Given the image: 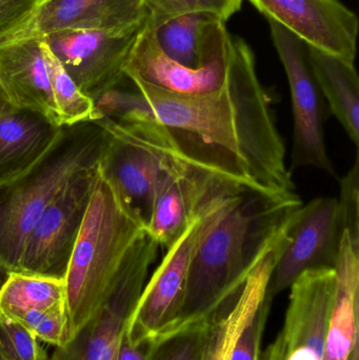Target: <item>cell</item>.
<instances>
[{"label": "cell", "instance_id": "obj_29", "mask_svg": "<svg viewBox=\"0 0 359 360\" xmlns=\"http://www.w3.org/2000/svg\"><path fill=\"white\" fill-rule=\"evenodd\" d=\"M271 306V300L267 298L261 304L254 319L242 332L234 349L231 360H259L261 340L265 333Z\"/></svg>", "mask_w": 359, "mask_h": 360}, {"label": "cell", "instance_id": "obj_1", "mask_svg": "<svg viewBox=\"0 0 359 360\" xmlns=\"http://www.w3.org/2000/svg\"><path fill=\"white\" fill-rule=\"evenodd\" d=\"M130 80L183 155L227 171L248 190L296 194L271 97L257 75L254 53L242 38L231 35L227 79L214 92L183 94Z\"/></svg>", "mask_w": 359, "mask_h": 360}, {"label": "cell", "instance_id": "obj_5", "mask_svg": "<svg viewBox=\"0 0 359 360\" xmlns=\"http://www.w3.org/2000/svg\"><path fill=\"white\" fill-rule=\"evenodd\" d=\"M97 122L111 135L99 160V174L147 230L160 179L183 154L170 132L155 120Z\"/></svg>", "mask_w": 359, "mask_h": 360}, {"label": "cell", "instance_id": "obj_23", "mask_svg": "<svg viewBox=\"0 0 359 360\" xmlns=\"http://www.w3.org/2000/svg\"><path fill=\"white\" fill-rule=\"evenodd\" d=\"M42 52L48 65L53 97L58 111L61 126L93 120L94 103L76 86L58 59L42 40Z\"/></svg>", "mask_w": 359, "mask_h": 360}, {"label": "cell", "instance_id": "obj_34", "mask_svg": "<svg viewBox=\"0 0 359 360\" xmlns=\"http://www.w3.org/2000/svg\"><path fill=\"white\" fill-rule=\"evenodd\" d=\"M0 360H6V357H4V354H2V350L0 351Z\"/></svg>", "mask_w": 359, "mask_h": 360}, {"label": "cell", "instance_id": "obj_18", "mask_svg": "<svg viewBox=\"0 0 359 360\" xmlns=\"http://www.w3.org/2000/svg\"><path fill=\"white\" fill-rule=\"evenodd\" d=\"M290 224L291 222L287 224L274 245L251 271L235 300L209 323L202 360L232 359L234 349L242 332L267 300L272 271L288 238Z\"/></svg>", "mask_w": 359, "mask_h": 360}, {"label": "cell", "instance_id": "obj_30", "mask_svg": "<svg viewBox=\"0 0 359 360\" xmlns=\"http://www.w3.org/2000/svg\"><path fill=\"white\" fill-rule=\"evenodd\" d=\"M152 348L153 342L150 340L131 342L126 331L120 340L115 360H149Z\"/></svg>", "mask_w": 359, "mask_h": 360}, {"label": "cell", "instance_id": "obj_19", "mask_svg": "<svg viewBox=\"0 0 359 360\" xmlns=\"http://www.w3.org/2000/svg\"><path fill=\"white\" fill-rule=\"evenodd\" d=\"M61 127L37 112L16 109L0 117V186L35 166L58 139Z\"/></svg>", "mask_w": 359, "mask_h": 360}, {"label": "cell", "instance_id": "obj_15", "mask_svg": "<svg viewBox=\"0 0 359 360\" xmlns=\"http://www.w3.org/2000/svg\"><path fill=\"white\" fill-rule=\"evenodd\" d=\"M231 36L218 46L204 65L190 69L175 63L160 50L153 33L143 23L129 52L124 74L156 88L183 94H204L225 84L229 69Z\"/></svg>", "mask_w": 359, "mask_h": 360}, {"label": "cell", "instance_id": "obj_17", "mask_svg": "<svg viewBox=\"0 0 359 360\" xmlns=\"http://www.w3.org/2000/svg\"><path fill=\"white\" fill-rule=\"evenodd\" d=\"M0 86L16 109L37 112L61 126L42 52V37L0 44Z\"/></svg>", "mask_w": 359, "mask_h": 360}, {"label": "cell", "instance_id": "obj_6", "mask_svg": "<svg viewBox=\"0 0 359 360\" xmlns=\"http://www.w3.org/2000/svg\"><path fill=\"white\" fill-rule=\"evenodd\" d=\"M247 191V190H244ZM229 193L213 199L171 245L158 268L145 283L126 334L131 342H153L176 319L183 304L188 273L194 253L204 237L218 224L244 192Z\"/></svg>", "mask_w": 359, "mask_h": 360}, {"label": "cell", "instance_id": "obj_22", "mask_svg": "<svg viewBox=\"0 0 359 360\" xmlns=\"http://www.w3.org/2000/svg\"><path fill=\"white\" fill-rule=\"evenodd\" d=\"M65 281L10 274L0 289V319L11 321L15 316L31 312L65 310Z\"/></svg>", "mask_w": 359, "mask_h": 360}, {"label": "cell", "instance_id": "obj_13", "mask_svg": "<svg viewBox=\"0 0 359 360\" xmlns=\"http://www.w3.org/2000/svg\"><path fill=\"white\" fill-rule=\"evenodd\" d=\"M312 48L355 60L358 18L341 0H249Z\"/></svg>", "mask_w": 359, "mask_h": 360}, {"label": "cell", "instance_id": "obj_31", "mask_svg": "<svg viewBox=\"0 0 359 360\" xmlns=\"http://www.w3.org/2000/svg\"><path fill=\"white\" fill-rule=\"evenodd\" d=\"M259 360H284V351L280 336L268 347L265 352L261 353Z\"/></svg>", "mask_w": 359, "mask_h": 360}, {"label": "cell", "instance_id": "obj_12", "mask_svg": "<svg viewBox=\"0 0 359 360\" xmlns=\"http://www.w3.org/2000/svg\"><path fill=\"white\" fill-rule=\"evenodd\" d=\"M138 32L67 29L48 34L42 40L78 89L93 101L126 79L124 63Z\"/></svg>", "mask_w": 359, "mask_h": 360}, {"label": "cell", "instance_id": "obj_20", "mask_svg": "<svg viewBox=\"0 0 359 360\" xmlns=\"http://www.w3.org/2000/svg\"><path fill=\"white\" fill-rule=\"evenodd\" d=\"M334 269L337 292L322 360H349L359 340V248L347 232Z\"/></svg>", "mask_w": 359, "mask_h": 360}, {"label": "cell", "instance_id": "obj_32", "mask_svg": "<svg viewBox=\"0 0 359 360\" xmlns=\"http://www.w3.org/2000/svg\"><path fill=\"white\" fill-rule=\"evenodd\" d=\"M15 110H16V108L8 101L6 93L4 92L1 86H0V117L6 115V114L11 113V112L15 111Z\"/></svg>", "mask_w": 359, "mask_h": 360}, {"label": "cell", "instance_id": "obj_16", "mask_svg": "<svg viewBox=\"0 0 359 360\" xmlns=\"http://www.w3.org/2000/svg\"><path fill=\"white\" fill-rule=\"evenodd\" d=\"M145 18L143 0H48L11 40L67 29L131 33L141 30Z\"/></svg>", "mask_w": 359, "mask_h": 360}, {"label": "cell", "instance_id": "obj_4", "mask_svg": "<svg viewBox=\"0 0 359 360\" xmlns=\"http://www.w3.org/2000/svg\"><path fill=\"white\" fill-rule=\"evenodd\" d=\"M145 231L99 174L65 279L63 345L105 304L126 252Z\"/></svg>", "mask_w": 359, "mask_h": 360}, {"label": "cell", "instance_id": "obj_24", "mask_svg": "<svg viewBox=\"0 0 359 360\" xmlns=\"http://www.w3.org/2000/svg\"><path fill=\"white\" fill-rule=\"evenodd\" d=\"M150 27L188 13H210L227 21L242 8V0H143Z\"/></svg>", "mask_w": 359, "mask_h": 360}, {"label": "cell", "instance_id": "obj_2", "mask_svg": "<svg viewBox=\"0 0 359 360\" xmlns=\"http://www.w3.org/2000/svg\"><path fill=\"white\" fill-rule=\"evenodd\" d=\"M301 205L297 194L244 191L198 245L181 311L155 340L204 325L229 306Z\"/></svg>", "mask_w": 359, "mask_h": 360}, {"label": "cell", "instance_id": "obj_25", "mask_svg": "<svg viewBox=\"0 0 359 360\" xmlns=\"http://www.w3.org/2000/svg\"><path fill=\"white\" fill-rule=\"evenodd\" d=\"M209 323L155 340L149 360H202Z\"/></svg>", "mask_w": 359, "mask_h": 360}, {"label": "cell", "instance_id": "obj_11", "mask_svg": "<svg viewBox=\"0 0 359 360\" xmlns=\"http://www.w3.org/2000/svg\"><path fill=\"white\" fill-rule=\"evenodd\" d=\"M344 232L339 199L320 197L301 205L293 217L288 238L272 271L268 300L273 302L306 271L334 269Z\"/></svg>", "mask_w": 359, "mask_h": 360}, {"label": "cell", "instance_id": "obj_28", "mask_svg": "<svg viewBox=\"0 0 359 360\" xmlns=\"http://www.w3.org/2000/svg\"><path fill=\"white\" fill-rule=\"evenodd\" d=\"M48 1L0 0V44L13 39Z\"/></svg>", "mask_w": 359, "mask_h": 360}, {"label": "cell", "instance_id": "obj_26", "mask_svg": "<svg viewBox=\"0 0 359 360\" xmlns=\"http://www.w3.org/2000/svg\"><path fill=\"white\" fill-rule=\"evenodd\" d=\"M0 338L6 360H48L37 338L18 323L0 321Z\"/></svg>", "mask_w": 359, "mask_h": 360}, {"label": "cell", "instance_id": "obj_10", "mask_svg": "<svg viewBox=\"0 0 359 360\" xmlns=\"http://www.w3.org/2000/svg\"><path fill=\"white\" fill-rule=\"evenodd\" d=\"M244 190L218 169L181 155L160 179L147 232L169 249L213 199Z\"/></svg>", "mask_w": 359, "mask_h": 360}, {"label": "cell", "instance_id": "obj_9", "mask_svg": "<svg viewBox=\"0 0 359 360\" xmlns=\"http://www.w3.org/2000/svg\"><path fill=\"white\" fill-rule=\"evenodd\" d=\"M98 176L97 166L63 188L27 237L16 273L65 281Z\"/></svg>", "mask_w": 359, "mask_h": 360}, {"label": "cell", "instance_id": "obj_27", "mask_svg": "<svg viewBox=\"0 0 359 360\" xmlns=\"http://www.w3.org/2000/svg\"><path fill=\"white\" fill-rule=\"evenodd\" d=\"M341 198L339 199L344 230L350 240L359 248V156H356L353 167L339 180Z\"/></svg>", "mask_w": 359, "mask_h": 360}, {"label": "cell", "instance_id": "obj_8", "mask_svg": "<svg viewBox=\"0 0 359 360\" xmlns=\"http://www.w3.org/2000/svg\"><path fill=\"white\" fill-rule=\"evenodd\" d=\"M271 37L286 71L292 99L293 147L291 173L312 167L337 177L325 141L326 101L310 60L309 46L274 21Z\"/></svg>", "mask_w": 359, "mask_h": 360}, {"label": "cell", "instance_id": "obj_21", "mask_svg": "<svg viewBox=\"0 0 359 360\" xmlns=\"http://www.w3.org/2000/svg\"><path fill=\"white\" fill-rule=\"evenodd\" d=\"M310 60L329 112L359 146V79L353 61L309 46Z\"/></svg>", "mask_w": 359, "mask_h": 360}, {"label": "cell", "instance_id": "obj_33", "mask_svg": "<svg viewBox=\"0 0 359 360\" xmlns=\"http://www.w3.org/2000/svg\"><path fill=\"white\" fill-rule=\"evenodd\" d=\"M349 360H359V340L356 342L355 346H354Z\"/></svg>", "mask_w": 359, "mask_h": 360}, {"label": "cell", "instance_id": "obj_7", "mask_svg": "<svg viewBox=\"0 0 359 360\" xmlns=\"http://www.w3.org/2000/svg\"><path fill=\"white\" fill-rule=\"evenodd\" d=\"M157 241L145 231L131 245L109 296L99 310L51 360H115L118 347L145 285L158 253Z\"/></svg>", "mask_w": 359, "mask_h": 360}, {"label": "cell", "instance_id": "obj_3", "mask_svg": "<svg viewBox=\"0 0 359 360\" xmlns=\"http://www.w3.org/2000/svg\"><path fill=\"white\" fill-rule=\"evenodd\" d=\"M110 137L97 120L63 126L35 166L0 186V275L17 272L25 241L44 212L72 180L98 166Z\"/></svg>", "mask_w": 359, "mask_h": 360}, {"label": "cell", "instance_id": "obj_14", "mask_svg": "<svg viewBox=\"0 0 359 360\" xmlns=\"http://www.w3.org/2000/svg\"><path fill=\"white\" fill-rule=\"evenodd\" d=\"M280 333L284 360H322L337 292L335 269H313L291 285Z\"/></svg>", "mask_w": 359, "mask_h": 360}]
</instances>
